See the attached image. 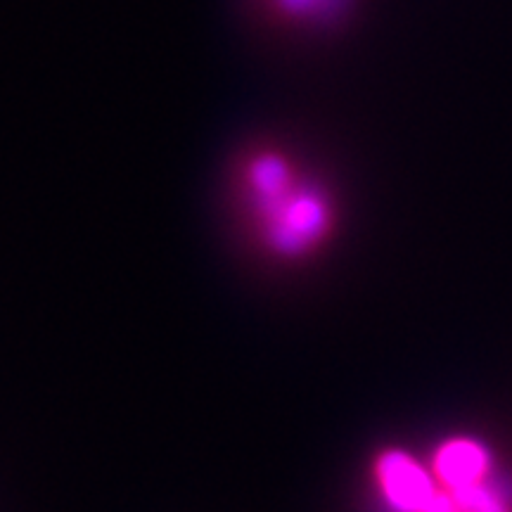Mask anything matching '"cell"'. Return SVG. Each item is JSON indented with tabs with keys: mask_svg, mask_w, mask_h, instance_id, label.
<instances>
[{
	"mask_svg": "<svg viewBox=\"0 0 512 512\" xmlns=\"http://www.w3.org/2000/svg\"><path fill=\"white\" fill-rule=\"evenodd\" d=\"M273 17L294 27H328L347 15L351 0H264Z\"/></svg>",
	"mask_w": 512,
	"mask_h": 512,
	"instance_id": "cell-4",
	"label": "cell"
},
{
	"mask_svg": "<svg viewBox=\"0 0 512 512\" xmlns=\"http://www.w3.org/2000/svg\"><path fill=\"white\" fill-rule=\"evenodd\" d=\"M238 188L256 235L280 259H302L330 235V192L285 150H249L238 166Z\"/></svg>",
	"mask_w": 512,
	"mask_h": 512,
	"instance_id": "cell-1",
	"label": "cell"
},
{
	"mask_svg": "<svg viewBox=\"0 0 512 512\" xmlns=\"http://www.w3.org/2000/svg\"><path fill=\"white\" fill-rule=\"evenodd\" d=\"M377 486L392 512H425L439 484L418 460L403 451H387L375 465Z\"/></svg>",
	"mask_w": 512,
	"mask_h": 512,
	"instance_id": "cell-2",
	"label": "cell"
},
{
	"mask_svg": "<svg viewBox=\"0 0 512 512\" xmlns=\"http://www.w3.org/2000/svg\"><path fill=\"white\" fill-rule=\"evenodd\" d=\"M494 472V460L489 451L475 439L456 437L444 441L434 453L432 475L439 486L448 491L472 489V486L489 482Z\"/></svg>",
	"mask_w": 512,
	"mask_h": 512,
	"instance_id": "cell-3",
	"label": "cell"
}]
</instances>
